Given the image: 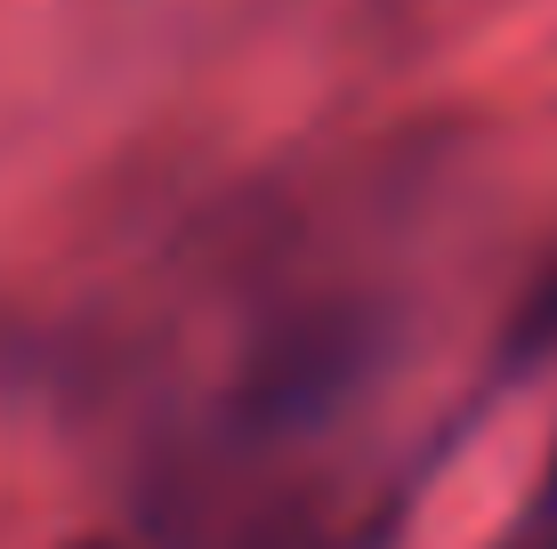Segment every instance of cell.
I'll return each instance as SVG.
<instances>
[{"label": "cell", "instance_id": "obj_1", "mask_svg": "<svg viewBox=\"0 0 557 549\" xmlns=\"http://www.w3.org/2000/svg\"><path fill=\"white\" fill-rule=\"evenodd\" d=\"M542 332H557V299L542 308ZM493 549H557V445L542 461V477H533V494L517 501V517L502 525V541Z\"/></svg>", "mask_w": 557, "mask_h": 549}, {"label": "cell", "instance_id": "obj_2", "mask_svg": "<svg viewBox=\"0 0 557 549\" xmlns=\"http://www.w3.org/2000/svg\"><path fill=\"white\" fill-rule=\"evenodd\" d=\"M73 549H122V541H73Z\"/></svg>", "mask_w": 557, "mask_h": 549}]
</instances>
